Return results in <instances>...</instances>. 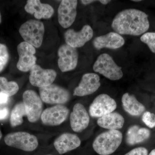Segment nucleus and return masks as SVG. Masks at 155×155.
I'll use <instances>...</instances> for the list:
<instances>
[{"label":"nucleus","mask_w":155,"mask_h":155,"mask_svg":"<svg viewBox=\"0 0 155 155\" xmlns=\"http://www.w3.org/2000/svg\"><path fill=\"white\" fill-rule=\"evenodd\" d=\"M112 28L119 35L138 36L150 27L147 15L136 9H127L119 12L114 17Z\"/></svg>","instance_id":"nucleus-1"},{"label":"nucleus","mask_w":155,"mask_h":155,"mask_svg":"<svg viewBox=\"0 0 155 155\" xmlns=\"http://www.w3.org/2000/svg\"><path fill=\"white\" fill-rule=\"evenodd\" d=\"M122 138L123 136L121 131L109 130L97 137L93 143V148L99 155H110L119 148L122 143Z\"/></svg>","instance_id":"nucleus-2"},{"label":"nucleus","mask_w":155,"mask_h":155,"mask_svg":"<svg viewBox=\"0 0 155 155\" xmlns=\"http://www.w3.org/2000/svg\"><path fill=\"white\" fill-rule=\"evenodd\" d=\"M45 28L43 22L35 19H30L20 26L19 33L24 41L35 48L41 45Z\"/></svg>","instance_id":"nucleus-3"},{"label":"nucleus","mask_w":155,"mask_h":155,"mask_svg":"<svg viewBox=\"0 0 155 155\" xmlns=\"http://www.w3.org/2000/svg\"><path fill=\"white\" fill-rule=\"evenodd\" d=\"M93 68L95 72L110 80H118L123 77L122 67L118 66L112 57L105 53L98 56Z\"/></svg>","instance_id":"nucleus-4"},{"label":"nucleus","mask_w":155,"mask_h":155,"mask_svg":"<svg viewBox=\"0 0 155 155\" xmlns=\"http://www.w3.org/2000/svg\"><path fill=\"white\" fill-rule=\"evenodd\" d=\"M4 140L8 146L25 152L33 151L38 146L36 137L25 131L9 133L5 137Z\"/></svg>","instance_id":"nucleus-5"},{"label":"nucleus","mask_w":155,"mask_h":155,"mask_svg":"<svg viewBox=\"0 0 155 155\" xmlns=\"http://www.w3.org/2000/svg\"><path fill=\"white\" fill-rule=\"evenodd\" d=\"M40 97L42 101L49 104L63 105L70 99V93L66 88L55 84L39 88Z\"/></svg>","instance_id":"nucleus-6"},{"label":"nucleus","mask_w":155,"mask_h":155,"mask_svg":"<svg viewBox=\"0 0 155 155\" xmlns=\"http://www.w3.org/2000/svg\"><path fill=\"white\" fill-rule=\"evenodd\" d=\"M22 100L28 121L36 122L43 112V101L40 97L34 91L28 90L23 93Z\"/></svg>","instance_id":"nucleus-7"},{"label":"nucleus","mask_w":155,"mask_h":155,"mask_svg":"<svg viewBox=\"0 0 155 155\" xmlns=\"http://www.w3.org/2000/svg\"><path fill=\"white\" fill-rule=\"evenodd\" d=\"M117 107V104L114 99L107 94L99 95L90 106L89 112L94 118L102 116L114 112Z\"/></svg>","instance_id":"nucleus-8"},{"label":"nucleus","mask_w":155,"mask_h":155,"mask_svg":"<svg viewBox=\"0 0 155 155\" xmlns=\"http://www.w3.org/2000/svg\"><path fill=\"white\" fill-rule=\"evenodd\" d=\"M58 65L61 72H69L77 67L78 54L76 48L65 44L58 50Z\"/></svg>","instance_id":"nucleus-9"},{"label":"nucleus","mask_w":155,"mask_h":155,"mask_svg":"<svg viewBox=\"0 0 155 155\" xmlns=\"http://www.w3.org/2000/svg\"><path fill=\"white\" fill-rule=\"evenodd\" d=\"M19 61L17 63V69L22 72H28L36 64L37 58L35 56V48L28 43L22 42L17 47Z\"/></svg>","instance_id":"nucleus-10"},{"label":"nucleus","mask_w":155,"mask_h":155,"mask_svg":"<svg viewBox=\"0 0 155 155\" xmlns=\"http://www.w3.org/2000/svg\"><path fill=\"white\" fill-rule=\"evenodd\" d=\"M29 71V82L31 85L39 88L52 84L57 77V72L55 70L44 69L36 64Z\"/></svg>","instance_id":"nucleus-11"},{"label":"nucleus","mask_w":155,"mask_h":155,"mask_svg":"<svg viewBox=\"0 0 155 155\" xmlns=\"http://www.w3.org/2000/svg\"><path fill=\"white\" fill-rule=\"evenodd\" d=\"M69 110L63 105H56L47 108L42 113L41 119L42 123L48 126L61 125L66 120Z\"/></svg>","instance_id":"nucleus-12"},{"label":"nucleus","mask_w":155,"mask_h":155,"mask_svg":"<svg viewBox=\"0 0 155 155\" xmlns=\"http://www.w3.org/2000/svg\"><path fill=\"white\" fill-rule=\"evenodd\" d=\"M78 1L63 0L58 8L59 24L64 28L70 27L75 21L77 15Z\"/></svg>","instance_id":"nucleus-13"},{"label":"nucleus","mask_w":155,"mask_h":155,"mask_svg":"<svg viewBox=\"0 0 155 155\" xmlns=\"http://www.w3.org/2000/svg\"><path fill=\"white\" fill-rule=\"evenodd\" d=\"M94 31L90 25H84L79 31L69 29L64 33L66 44L74 48L82 47L93 37Z\"/></svg>","instance_id":"nucleus-14"},{"label":"nucleus","mask_w":155,"mask_h":155,"mask_svg":"<svg viewBox=\"0 0 155 155\" xmlns=\"http://www.w3.org/2000/svg\"><path fill=\"white\" fill-rule=\"evenodd\" d=\"M100 78L97 74L86 73L82 76L78 86L75 87L73 95L84 97L94 93L101 86Z\"/></svg>","instance_id":"nucleus-15"},{"label":"nucleus","mask_w":155,"mask_h":155,"mask_svg":"<svg viewBox=\"0 0 155 155\" xmlns=\"http://www.w3.org/2000/svg\"><path fill=\"white\" fill-rule=\"evenodd\" d=\"M69 119L71 128L77 133L85 130L89 124V115L85 107L80 103L74 105Z\"/></svg>","instance_id":"nucleus-16"},{"label":"nucleus","mask_w":155,"mask_h":155,"mask_svg":"<svg viewBox=\"0 0 155 155\" xmlns=\"http://www.w3.org/2000/svg\"><path fill=\"white\" fill-rule=\"evenodd\" d=\"M125 42V40L120 35L110 32L96 37L93 41V45L98 50L104 48L117 49L123 46Z\"/></svg>","instance_id":"nucleus-17"},{"label":"nucleus","mask_w":155,"mask_h":155,"mask_svg":"<svg viewBox=\"0 0 155 155\" xmlns=\"http://www.w3.org/2000/svg\"><path fill=\"white\" fill-rule=\"evenodd\" d=\"M81 141L77 135L69 133L63 134L56 139L54 145L60 154L63 155L77 148Z\"/></svg>","instance_id":"nucleus-18"},{"label":"nucleus","mask_w":155,"mask_h":155,"mask_svg":"<svg viewBox=\"0 0 155 155\" xmlns=\"http://www.w3.org/2000/svg\"><path fill=\"white\" fill-rule=\"evenodd\" d=\"M27 13L34 15L37 19H48L54 14L53 7L47 4H43L39 0H28L25 6Z\"/></svg>","instance_id":"nucleus-19"},{"label":"nucleus","mask_w":155,"mask_h":155,"mask_svg":"<svg viewBox=\"0 0 155 155\" xmlns=\"http://www.w3.org/2000/svg\"><path fill=\"white\" fill-rule=\"evenodd\" d=\"M97 123L102 128L109 130H118L123 127L125 123V119L119 113L112 112L99 118Z\"/></svg>","instance_id":"nucleus-20"},{"label":"nucleus","mask_w":155,"mask_h":155,"mask_svg":"<svg viewBox=\"0 0 155 155\" xmlns=\"http://www.w3.org/2000/svg\"><path fill=\"white\" fill-rule=\"evenodd\" d=\"M122 102L125 112L132 116H140L145 110L144 105L139 102L134 95L128 93L122 96Z\"/></svg>","instance_id":"nucleus-21"},{"label":"nucleus","mask_w":155,"mask_h":155,"mask_svg":"<svg viewBox=\"0 0 155 155\" xmlns=\"http://www.w3.org/2000/svg\"><path fill=\"white\" fill-rule=\"evenodd\" d=\"M150 134V132L147 128L133 125L127 130L126 142L130 145L140 143L149 138Z\"/></svg>","instance_id":"nucleus-22"},{"label":"nucleus","mask_w":155,"mask_h":155,"mask_svg":"<svg viewBox=\"0 0 155 155\" xmlns=\"http://www.w3.org/2000/svg\"><path fill=\"white\" fill-rule=\"evenodd\" d=\"M26 116V111L23 103L17 104L11 112L10 123L12 127L21 125L23 122V117Z\"/></svg>","instance_id":"nucleus-23"},{"label":"nucleus","mask_w":155,"mask_h":155,"mask_svg":"<svg viewBox=\"0 0 155 155\" xmlns=\"http://www.w3.org/2000/svg\"><path fill=\"white\" fill-rule=\"evenodd\" d=\"M19 89V86L16 82L9 81L5 78L0 77V94L10 97L17 94Z\"/></svg>","instance_id":"nucleus-24"},{"label":"nucleus","mask_w":155,"mask_h":155,"mask_svg":"<svg viewBox=\"0 0 155 155\" xmlns=\"http://www.w3.org/2000/svg\"><path fill=\"white\" fill-rule=\"evenodd\" d=\"M140 40L147 45L150 50L155 54V32H147L142 35Z\"/></svg>","instance_id":"nucleus-25"},{"label":"nucleus","mask_w":155,"mask_h":155,"mask_svg":"<svg viewBox=\"0 0 155 155\" xmlns=\"http://www.w3.org/2000/svg\"><path fill=\"white\" fill-rule=\"evenodd\" d=\"M9 60L8 51L7 46L0 43V72L6 67Z\"/></svg>","instance_id":"nucleus-26"},{"label":"nucleus","mask_w":155,"mask_h":155,"mask_svg":"<svg viewBox=\"0 0 155 155\" xmlns=\"http://www.w3.org/2000/svg\"><path fill=\"white\" fill-rule=\"evenodd\" d=\"M142 121L150 128L155 127V115L150 112H146L142 116Z\"/></svg>","instance_id":"nucleus-27"},{"label":"nucleus","mask_w":155,"mask_h":155,"mask_svg":"<svg viewBox=\"0 0 155 155\" xmlns=\"http://www.w3.org/2000/svg\"><path fill=\"white\" fill-rule=\"evenodd\" d=\"M125 155H148V150L145 147H140L134 149Z\"/></svg>","instance_id":"nucleus-28"},{"label":"nucleus","mask_w":155,"mask_h":155,"mask_svg":"<svg viewBox=\"0 0 155 155\" xmlns=\"http://www.w3.org/2000/svg\"><path fill=\"white\" fill-rule=\"evenodd\" d=\"M9 110L7 108L0 109V120L6 119L8 116Z\"/></svg>","instance_id":"nucleus-29"},{"label":"nucleus","mask_w":155,"mask_h":155,"mask_svg":"<svg viewBox=\"0 0 155 155\" xmlns=\"http://www.w3.org/2000/svg\"><path fill=\"white\" fill-rule=\"evenodd\" d=\"M10 97L7 95L0 94V105L5 104L8 102Z\"/></svg>","instance_id":"nucleus-30"},{"label":"nucleus","mask_w":155,"mask_h":155,"mask_svg":"<svg viewBox=\"0 0 155 155\" xmlns=\"http://www.w3.org/2000/svg\"><path fill=\"white\" fill-rule=\"evenodd\" d=\"M97 2L96 1H93V0H82L81 1V2L84 5H88L89 4H91V3L94 2Z\"/></svg>","instance_id":"nucleus-31"},{"label":"nucleus","mask_w":155,"mask_h":155,"mask_svg":"<svg viewBox=\"0 0 155 155\" xmlns=\"http://www.w3.org/2000/svg\"><path fill=\"white\" fill-rule=\"evenodd\" d=\"M99 2L101 3L102 5H106L108 3L110 2L111 1L110 0H100V1H99Z\"/></svg>","instance_id":"nucleus-32"},{"label":"nucleus","mask_w":155,"mask_h":155,"mask_svg":"<svg viewBox=\"0 0 155 155\" xmlns=\"http://www.w3.org/2000/svg\"><path fill=\"white\" fill-rule=\"evenodd\" d=\"M149 155H155V149L152 150L150 153Z\"/></svg>","instance_id":"nucleus-33"},{"label":"nucleus","mask_w":155,"mask_h":155,"mask_svg":"<svg viewBox=\"0 0 155 155\" xmlns=\"http://www.w3.org/2000/svg\"><path fill=\"white\" fill-rule=\"evenodd\" d=\"M2 131H1V130H0V140H1V139H2Z\"/></svg>","instance_id":"nucleus-34"},{"label":"nucleus","mask_w":155,"mask_h":155,"mask_svg":"<svg viewBox=\"0 0 155 155\" xmlns=\"http://www.w3.org/2000/svg\"><path fill=\"white\" fill-rule=\"evenodd\" d=\"M2 15H1V13H0V23L2 22Z\"/></svg>","instance_id":"nucleus-35"},{"label":"nucleus","mask_w":155,"mask_h":155,"mask_svg":"<svg viewBox=\"0 0 155 155\" xmlns=\"http://www.w3.org/2000/svg\"><path fill=\"white\" fill-rule=\"evenodd\" d=\"M132 2H141V1L140 0H137V1H136V0H133V1H132Z\"/></svg>","instance_id":"nucleus-36"},{"label":"nucleus","mask_w":155,"mask_h":155,"mask_svg":"<svg viewBox=\"0 0 155 155\" xmlns=\"http://www.w3.org/2000/svg\"><path fill=\"white\" fill-rule=\"evenodd\" d=\"M51 155V154H46V155Z\"/></svg>","instance_id":"nucleus-37"}]
</instances>
